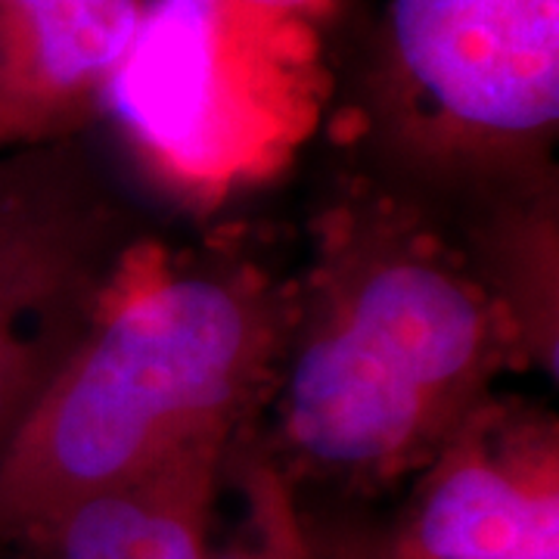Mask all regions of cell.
I'll return each mask as SVG.
<instances>
[{
	"label": "cell",
	"instance_id": "cell-1",
	"mask_svg": "<svg viewBox=\"0 0 559 559\" xmlns=\"http://www.w3.org/2000/svg\"><path fill=\"white\" fill-rule=\"evenodd\" d=\"M520 326L466 252L414 202L352 193L318 224L280 358V436L348 485L423 469L500 373Z\"/></svg>",
	"mask_w": 559,
	"mask_h": 559
},
{
	"label": "cell",
	"instance_id": "cell-2",
	"mask_svg": "<svg viewBox=\"0 0 559 559\" xmlns=\"http://www.w3.org/2000/svg\"><path fill=\"white\" fill-rule=\"evenodd\" d=\"M289 314L293 293L252 264H178L140 242L0 457V544H40L87 498L234 436L280 373Z\"/></svg>",
	"mask_w": 559,
	"mask_h": 559
},
{
	"label": "cell",
	"instance_id": "cell-3",
	"mask_svg": "<svg viewBox=\"0 0 559 559\" xmlns=\"http://www.w3.org/2000/svg\"><path fill=\"white\" fill-rule=\"evenodd\" d=\"M367 103L419 175L522 187L559 131V0H389Z\"/></svg>",
	"mask_w": 559,
	"mask_h": 559
},
{
	"label": "cell",
	"instance_id": "cell-4",
	"mask_svg": "<svg viewBox=\"0 0 559 559\" xmlns=\"http://www.w3.org/2000/svg\"><path fill=\"white\" fill-rule=\"evenodd\" d=\"M140 242L75 138L0 150V457Z\"/></svg>",
	"mask_w": 559,
	"mask_h": 559
},
{
	"label": "cell",
	"instance_id": "cell-5",
	"mask_svg": "<svg viewBox=\"0 0 559 559\" xmlns=\"http://www.w3.org/2000/svg\"><path fill=\"white\" fill-rule=\"evenodd\" d=\"M392 554L407 559H559L557 419L498 399L429 460Z\"/></svg>",
	"mask_w": 559,
	"mask_h": 559
},
{
	"label": "cell",
	"instance_id": "cell-6",
	"mask_svg": "<svg viewBox=\"0 0 559 559\" xmlns=\"http://www.w3.org/2000/svg\"><path fill=\"white\" fill-rule=\"evenodd\" d=\"M150 0H0V150L75 138L109 103Z\"/></svg>",
	"mask_w": 559,
	"mask_h": 559
},
{
	"label": "cell",
	"instance_id": "cell-7",
	"mask_svg": "<svg viewBox=\"0 0 559 559\" xmlns=\"http://www.w3.org/2000/svg\"><path fill=\"white\" fill-rule=\"evenodd\" d=\"M234 436H205L138 479L79 503L40 540L50 559H209L221 460Z\"/></svg>",
	"mask_w": 559,
	"mask_h": 559
},
{
	"label": "cell",
	"instance_id": "cell-8",
	"mask_svg": "<svg viewBox=\"0 0 559 559\" xmlns=\"http://www.w3.org/2000/svg\"><path fill=\"white\" fill-rule=\"evenodd\" d=\"M242 498L237 532L221 554L209 559H318L283 469L271 463H252L246 469Z\"/></svg>",
	"mask_w": 559,
	"mask_h": 559
},
{
	"label": "cell",
	"instance_id": "cell-9",
	"mask_svg": "<svg viewBox=\"0 0 559 559\" xmlns=\"http://www.w3.org/2000/svg\"><path fill=\"white\" fill-rule=\"evenodd\" d=\"M242 7L255 10L261 16L283 22H320L326 20L340 0H237Z\"/></svg>",
	"mask_w": 559,
	"mask_h": 559
},
{
	"label": "cell",
	"instance_id": "cell-10",
	"mask_svg": "<svg viewBox=\"0 0 559 559\" xmlns=\"http://www.w3.org/2000/svg\"><path fill=\"white\" fill-rule=\"evenodd\" d=\"M336 559H364V557H355V554H340Z\"/></svg>",
	"mask_w": 559,
	"mask_h": 559
},
{
	"label": "cell",
	"instance_id": "cell-11",
	"mask_svg": "<svg viewBox=\"0 0 559 559\" xmlns=\"http://www.w3.org/2000/svg\"><path fill=\"white\" fill-rule=\"evenodd\" d=\"M389 559H407V557H399V554H389Z\"/></svg>",
	"mask_w": 559,
	"mask_h": 559
}]
</instances>
